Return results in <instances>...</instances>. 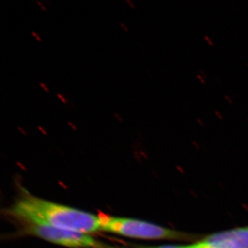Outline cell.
<instances>
[{
	"label": "cell",
	"instance_id": "cell-3",
	"mask_svg": "<svg viewBox=\"0 0 248 248\" xmlns=\"http://www.w3.org/2000/svg\"><path fill=\"white\" fill-rule=\"evenodd\" d=\"M20 236L40 238L52 244L69 248H97L99 241L91 235L33 222L16 221Z\"/></svg>",
	"mask_w": 248,
	"mask_h": 248
},
{
	"label": "cell",
	"instance_id": "cell-20",
	"mask_svg": "<svg viewBox=\"0 0 248 248\" xmlns=\"http://www.w3.org/2000/svg\"><path fill=\"white\" fill-rule=\"evenodd\" d=\"M115 116H116V117H118V119H119V120H120V122H122V119H121L120 117H119V115H117V114H115Z\"/></svg>",
	"mask_w": 248,
	"mask_h": 248
},
{
	"label": "cell",
	"instance_id": "cell-14",
	"mask_svg": "<svg viewBox=\"0 0 248 248\" xmlns=\"http://www.w3.org/2000/svg\"><path fill=\"white\" fill-rule=\"evenodd\" d=\"M200 73L203 74V77L204 78H208V76H207L206 73H205V72L202 71V70H200Z\"/></svg>",
	"mask_w": 248,
	"mask_h": 248
},
{
	"label": "cell",
	"instance_id": "cell-13",
	"mask_svg": "<svg viewBox=\"0 0 248 248\" xmlns=\"http://www.w3.org/2000/svg\"><path fill=\"white\" fill-rule=\"evenodd\" d=\"M58 97L60 98V99H61V100L62 101V102H64V103H66V101L65 100V99L64 98H63V97H62V96L61 95V94H58Z\"/></svg>",
	"mask_w": 248,
	"mask_h": 248
},
{
	"label": "cell",
	"instance_id": "cell-12",
	"mask_svg": "<svg viewBox=\"0 0 248 248\" xmlns=\"http://www.w3.org/2000/svg\"><path fill=\"white\" fill-rule=\"evenodd\" d=\"M40 86L45 90L46 91H49L48 88L46 86V85L44 84L43 83H40Z\"/></svg>",
	"mask_w": 248,
	"mask_h": 248
},
{
	"label": "cell",
	"instance_id": "cell-16",
	"mask_svg": "<svg viewBox=\"0 0 248 248\" xmlns=\"http://www.w3.org/2000/svg\"><path fill=\"white\" fill-rule=\"evenodd\" d=\"M68 124H69L70 125H71V126L72 127V128H73V129H74V130H76V127H75V125H73V124L71 123V122H68Z\"/></svg>",
	"mask_w": 248,
	"mask_h": 248
},
{
	"label": "cell",
	"instance_id": "cell-19",
	"mask_svg": "<svg viewBox=\"0 0 248 248\" xmlns=\"http://www.w3.org/2000/svg\"><path fill=\"white\" fill-rule=\"evenodd\" d=\"M37 3H38L39 5H40V6H41V7L42 8V9L45 10V11L46 9H45V6H42V5L41 4V3L40 2V1H37Z\"/></svg>",
	"mask_w": 248,
	"mask_h": 248
},
{
	"label": "cell",
	"instance_id": "cell-9",
	"mask_svg": "<svg viewBox=\"0 0 248 248\" xmlns=\"http://www.w3.org/2000/svg\"><path fill=\"white\" fill-rule=\"evenodd\" d=\"M215 115L217 116V117H218L219 120H223V116L222 115V114L221 112H218V111L215 110Z\"/></svg>",
	"mask_w": 248,
	"mask_h": 248
},
{
	"label": "cell",
	"instance_id": "cell-22",
	"mask_svg": "<svg viewBox=\"0 0 248 248\" xmlns=\"http://www.w3.org/2000/svg\"><path fill=\"white\" fill-rule=\"evenodd\" d=\"M19 128V130H20L21 132H22L23 133L26 134L25 133H24V130H23L22 129L20 128V127H19V128Z\"/></svg>",
	"mask_w": 248,
	"mask_h": 248
},
{
	"label": "cell",
	"instance_id": "cell-17",
	"mask_svg": "<svg viewBox=\"0 0 248 248\" xmlns=\"http://www.w3.org/2000/svg\"><path fill=\"white\" fill-rule=\"evenodd\" d=\"M127 2L129 3V4H130V6H131V8H133V9H134V6L133 4H132L131 1H129V0H127Z\"/></svg>",
	"mask_w": 248,
	"mask_h": 248
},
{
	"label": "cell",
	"instance_id": "cell-10",
	"mask_svg": "<svg viewBox=\"0 0 248 248\" xmlns=\"http://www.w3.org/2000/svg\"><path fill=\"white\" fill-rule=\"evenodd\" d=\"M196 120H197V123L200 124L201 126L205 127V123H204V122H203V120H201V119L198 118V117H197V118L196 119Z\"/></svg>",
	"mask_w": 248,
	"mask_h": 248
},
{
	"label": "cell",
	"instance_id": "cell-18",
	"mask_svg": "<svg viewBox=\"0 0 248 248\" xmlns=\"http://www.w3.org/2000/svg\"><path fill=\"white\" fill-rule=\"evenodd\" d=\"M121 25L123 27L124 29H125V31H128V29H126V27H125V26L124 25L123 23L121 22Z\"/></svg>",
	"mask_w": 248,
	"mask_h": 248
},
{
	"label": "cell",
	"instance_id": "cell-11",
	"mask_svg": "<svg viewBox=\"0 0 248 248\" xmlns=\"http://www.w3.org/2000/svg\"><path fill=\"white\" fill-rule=\"evenodd\" d=\"M224 97H225V99H226L227 102L229 103L230 104H232H232H233V101L232 100L231 97H228V95H225Z\"/></svg>",
	"mask_w": 248,
	"mask_h": 248
},
{
	"label": "cell",
	"instance_id": "cell-4",
	"mask_svg": "<svg viewBox=\"0 0 248 248\" xmlns=\"http://www.w3.org/2000/svg\"><path fill=\"white\" fill-rule=\"evenodd\" d=\"M197 244L199 248H248V226L213 233Z\"/></svg>",
	"mask_w": 248,
	"mask_h": 248
},
{
	"label": "cell",
	"instance_id": "cell-8",
	"mask_svg": "<svg viewBox=\"0 0 248 248\" xmlns=\"http://www.w3.org/2000/svg\"><path fill=\"white\" fill-rule=\"evenodd\" d=\"M197 79L200 80V81H201V83H202V84H205V78H204L203 76H201V75L197 74Z\"/></svg>",
	"mask_w": 248,
	"mask_h": 248
},
{
	"label": "cell",
	"instance_id": "cell-5",
	"mask_svg": "<svg viewBox=\"0 0 248 248\" xmlns=\"http://www.w3.org/2000/svg\"><path fill=\"white\" fill-rule=\"evenodd\" d=\"M141 248H199L197 243L190 245H164L159 246H141Z\"/></svg>",
	"mask_w": 248,
	"mask_h": 248
},
{
	"label": "cell",
	"instance_id": "cell-2",
	"mask_svg": "<svg viewBox=\"0 0 248 248\" xmlns=\"http://www.w3.org/2000/svg\"><path fill=\"white\" fill-rule=\"evenodd\" d=\"M101 231L132 239L166 240L192 242L198 235L175 231L159 225L135 218L100 215Z\"/></svg>",
	"mask_w": 248,
	"mask_h": 248
},
{
	"label": "cell",
	"instance_id": "cell-7",
	"mask_svg": "<svg viewBox=\"0 0 248 248\" xmlns=\"http://www.w3.org/2000/svg\"><path fill=\"white\" fill-rule=\"evenodd\" d=\"M204 39L208 42L209 45L211 46H214L213 40H211L210 37H208V35H204Z\"/></svg>",
	"mask_w": 248,
	"mask_h": 248
},
{
	"label": "cell",
	"instance_id": "cell-6",
	"mask_svg": "<svg viewBox=\"0 0 248 248\" xmlns=\"http://www.w3.org/2000/svg\"><path fill=\"white\" fill-rule=\"evenodd\" d=\"M97 248H130L122 247V246H112V245L104 244V243L100 242V241H99V243H98ZM139 248H141L140 247Z\"/></svg>",
	"mask_w": 248,
	"mask_h": 248
},
{
	"label": "cell",
	"instance_id": "cell-21",
	"mask_svg": "<svg viewBox=\"0 0 248 248\" xmlns=\"http://www.w3.org/2000/svg\"><path fill=\"white\" fill-rule=\"evenodd\" d=\"M39 129H40V130H42V132H43V133L46 134L45 130H43L42 128H41V126H38Z\"/></svg>",
	"mask_w": 248,
	"mask_h": 248
},
{
	"label": "cell",
	"instance_id": "cell-23",
	"mask_svg": "<svg viewBox=\"0 0 248 248\" xmlns=\"http://www.w3.org/2000/svg\"><path fill=\"white\" fill-rule=\"evenodd\" d=\"M247 121H248V118L247 119Z\"/></svg>",
	"mask_w": 248,
	"mask_h": 248
},
{
	"label": "cell",
	"instance_id": "cell-15",
	"mask_svg": "<svg viewBox=\"0 0 248 248\" xmlns=\"http://www.w3.org/2000/svg\"><path fill=\"white\" fill-rule=\"evenodd\" d=\"M32 35H33L34 36H35V37H36V38H37V40H39V41H40V42L41 40H40V37H38V36H37V35H36L35 32H32Z\"/></svg>",
	"mask_w": 248,
	"mask_h": 248
},
{
	"label": "cell",
	"instance_id": "cell-1",
	"mask_svg": "<svg viewBox=\"0 0 248 248\" xmlns=\"http://www.w3.org/2000/svg\"><path fill=\"white\" fill-rule=\"evenodd\" d=\"M5 215L14 221L33 222L61 229L91 234L101 231L100 215L45 200L21 189Z\"/></svg>",
	"mask_w": 248,
	"mask_h": 248
}]
</instances>
